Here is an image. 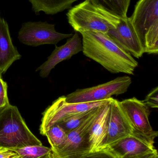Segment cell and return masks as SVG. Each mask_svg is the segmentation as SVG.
<instances>
[{"label": "cell", "instance_id": "cell-1", "mask_svg": "<svg viewBox=\"0 0 158 158\" xmlns=\"http://www.w3.org/2000/svg\"><path fill=\"white\" fill-rule=\"evenodd\" d=\"M80 34L82 36V52L85 56L113 74H134L138 62L107 33L90 31Z\"/></svg>", "mask_w": 158, "mask_h": 158}, {"label": "cell", "instance_id": "cell-2", "mask_svg": "<svg viewBox=\"0 0 158 158\" xmlns=\"http://www.w3.org/2000/svg\"><path fill=\"white\" fill-rule=\"evenodd\" d=\"M67 17L70 25L80 33L90 31L107 33L117 27L121 19L97 7L90 0L70 8Z\"/></svg>", "mask_w": 158, "mask_h": 158}, {"label": "cell", "instance_id": "cell-3", "mask_svg": "<svg viewBox=\"0 0 158 158\" xmlns=\"http://www.w3.org/2000/svg\"><path fill=\"white\" fill-rule=\"evenodd\" d=\"M144 53H158V0H139L130 17Z\"/></svg>", "mask_w": 158, "mask_h": 158}, {"label": "cell", "instance_id": "cell-4", "mask_svg": "<svg viewBox=\"0 0 158 158\" xmlns=\"http://www.w3.org/2000/svg\"><path fill=\"white\" fill-rule=\"evenodd\" d=\"M41 145L27 126L16 106L10 105L0 113V148L13 149Z\"/></svg>", "mask_w": 158, "mask_h": 158}, {"label": "cell", "instance_id": "cell-5", "mask_svg": "<svg viewBox=\"0 0 158 158\" xmlns=\"http://www.w3.org/2000/svg\"><path fill=\"white\" fill-rule=\"evenodd\" d=\"M112 98L102 101L87 103H69L65 96L60 97L46 108L42 114L40 126V132L45 135L51 127L58 124L63 119L80 112L101 106L110 102Z\"/></svg>", "mask_w": 158, "mask_h": 158}, {"label": "cell", "instance_id": "cell-6", "mask_svg": "<svg viewBox=\"0 0 158 158\" xmlns=\"http://www.w3.org/2000/svg\"><path fill=\"white\" fill-rule=\"evenodd\" d=\"M101 106L79 127L69 132L64 143L57 150L52 151L55 158H81L90 153L89 132Z\"/></svg>", "mask_w": 158, "mask_h": 158}, {"label": "cell", "instance_id": "cell-7", "mask_svg": "<svg viewBox=\"0 0 158 158\" xmlns=\"http://www.w3.org/2000/svg\"><path fill=\"white\" fill-rule=\"evenodd\" d=\"M132 83L129 76L119 77L105 83L84 89H78L67 95L66 100L69 103L96 102L122 94L127 92Z\"/></svg>", "mask_w": 158, "mask_h": 158}, {"label": "cell", "instance_id": "cell-8", "mask_svg": "<svg viewBox=\"0 0 158 158\" xmlns=\"http://www.w3.org/2000/svg\"><path fill=\"white\" fill-rule=\"evenodd\" d=\"M72 35L71 33L58 32L55 25L46 21H28L22 24L18 38L25 45L36 47L44 44L56 45L60 41L70 38Z\"/></svg>", "mask_w": 158, "mask_h": 158}, {"label": "cell", "instance_id": "cell-9", "mask_svg": "<svg viewBox=\"0 0 158 158\" xmlns=\"http://www.w3.org/2000/svg\"><path fill=\"white\" fill-rule=\"evenodd\" d=\"M157 136V131L152 134L146 135L134 131L131 134L107 148L117 158L145 155L157 151L154 146Z\"/></svg>", "mask_w": 158, "mask_h": 158}, {"label": "cell", "instance_id": "cell-10", "mask_svg": "<svg viewBox=\"0 0 158 158\" xmlns=\"http://www.w3.org/2000/svg\"><path fill=\"white\" fill-rule=\"evenodd\" d=\"M119 104L134 131L146 135L156 132L149 120L150 108L144 101L133 97L119 101Z\"/></svg>", "mask_w": 158, "mask_h": 158}, {"label": "cell", "instance_id": "cell-11", "mask_svg": "<svg viewBox=\"0 0 158 158\" xmlns=\"http://www.w3.org/2000/svg\"><path fill=\"white\" fill-rule=\"evenodd\" d=\"M106 138L103 148H105L131 134L133 129L119 104V101L111 98Z\"/></svg>", "mask_w": 158, "mask_h": 158}, {"label": "cell", "instance_id": "cell-12", "mask_svg": "<svg viewBox=\"0 0 158 158\" xmlns=\"http://www.w3.org/2000/svg\"><path fill=\"white\" fill-rule=\"evenodd\" d=\"M83 51L82 40L78 32L68 38L66 42L60 46L56 45L47 60L37 68L36 71H40L42 78L48 77L52 69L64 60L70 59L72 56Z\"/></svg>", "mask_w": 158, "mask_h": 158}, {"label": "cell", "instance_id": "cell-13", "mask_svg": "<svg viewBox=\"0 0 158 158\" xmlns=\"http://www.w3.org/2000/svg\"><path fill=\"white\" fill-rule=\"evenodd\" d=\"M107 34L136 58L144 53L130 18L121 19L117 27L109 30Z\"/></svg>", "mask_w": 158, "mask_h": 158}, {"label": "cell", "instance_id": "cell-14", "mask_svg": "<svg viewBox=\"0 0 158 158\" xmlns=\"http://www.w3.org/2000/svg\"><path fill=\"white\" fill-rule=\"evenodd\" d=\"M21 57L13 44L7 22L0 17V74H4L13 63Z\"/></svg>", "mask_w": 158, "mask_h": 158}, {"label": "cell", "instance_id": "cell-15", "mask_svg": "<svg viewBox=\"0 0 158 158\" xmlns=\"http://www.w3.org/2000/svg\"><path fill=\"white\" fill-rule=\"evenodd\" d=\"M109 103L101 107L89 132L90 152H96L103 148L107 135Z\"/></svg>", "mask_w": 158, "mask_h": 158}, {"label": "cell", "instance_id": "cell-16", "mask_svg": "<svg viewBox=\"0 0 158 158\" xmlns=\"http://www.w3.org/2000/svg\"><path fill=\"white\" fill-rule=\"evenodd\" d=\"M32 10L36 14L44 12L54 15L71 8L74 2L79 0H28Z\"/></svg>", "mask_w": 158, "mask_h": 158}, {"label": "cell", "instance_id": "cell-17", "mask_svg": "<svg viewBox=\"0 0 158 158\" xmlns=\"http://www.w3.org/2000/svg\"><path fill=\"white\" fill-rule=\"evenodd\" d=\"M97 7L119 18L127 17L131 0H90Z\"/></svg>", "mask_w": 158, "mask_h": 158}, {"label": "cell", "instance_id": "cell-18", "mask_svg": "<svg viewBox=\"0 0 158 158\" xmlns=\"http://www.w3.org/2000/svg\"><path fill=\"white\" fill-rule=\"evenodd\" d=\"M97 107L71 115L64 119L57 124L67 134L68 133L84 122L95 111Z\"/></svg>", "mask_w": 158, "mask_h": 158}, {"label": "cell", "instance_id": "cell-19", "mask_svg": "<svg viewBox=\"0 0 158 158\" xmlns=\"http://www.w3.org/2000/svg\"><path fill=\"white\" fill-rule=\"evenodd\" d=\"M21 156V158H45L52 152L51 148L41 145H28L10 149Z\"/></svg>", "mask_w": 158, "mask_h": 158}, {"label": "cell", "instance_id": "cell-20", "mask_svg": "<svg viewBox=\"0 0 158 158\" xmlns=\"http://www.w3.org/2000/svg\"><path fill=\"white\" fill-rule=\"evenodd\" d=\"M67 134L58 124L53 125L45 134L52 151L57 150L65 142Z\"/></svg>", "mask_w": 158, "mask_h": 158}, {"label": "cell", "instance_id": "cell-21", "mask_svg": "<svg viewBox=\"0 0 158 158\" xmlns=\"http://www.w3.org/2000/svg\"><path fill=\"white\" fill-rule=\"evenodd\" d=\"M7 83L0 74V113L10 105L7 95Z\"/></svg>", "mask_w": 158, "mask_h": 158}, {"label": "cell", "instance_id": "cell-22", "mask_svg": "<svg viewBox=\"0 0 158 158\" xmlns=\"http://www.w3.org/2000/svg\"><path fill=\"white\" fill-rule=\"evenodd\" d=\"M81 158H117L108 148L94 152H90Z\"/></svg>", "mask_w": 158, "mask_h": 158}, {"label": "cell", "instance_id": "cell-23", "mask_svg": "<svg viewBox=\"0 0 158 158\" xmlns=\"http://www.w3.org/2000/svg\"><path fill=\"white\" fill-rule=\"evenodd\" d=\"M146 105L151 108H158V87H155L146 97L144 100Z\"/></svg>", "mask_w": 158, "mask_h": 158}, {"label": "cell", "instance_id": "cell-24", "mask_svg": "<svg viewBox=\"0 0 158 158\" xmlns=\"http://www.w3.org/2000/svg\"><path fill=\"white\" fill-rule=\"evenodd\" d=\"M16 152L9 148H0V158H21Z\"/></svg>", "mask_w": 158, "mask_h": 158}, {"label": "cell", "instance_id": "cell-25", "mask_svg": "<svg viewBox=\"0 0 158 158\" xmlns=\"http://www.w3.org/2000/svg\"><path fill=\"white\" fill-rule=\"evenodd\" d=\"M158 156L157 151L148 153L145 155H139L135 156H127L121 158H154Z\"/></svg>", "mask_w": 158, "mask_h": 158}, {"label": "cell", "instance_id": "cell-26", "mask_svg": "<svg viewBox=\"0 0 158 158\" xmlns=\"http://www.w3.org/2000/svg\"><path fill=\"white\" fill-rule=\"evenodd\" d=\"M45 158H55L53 154V152H51V153L47 155L46 157Z\"/></svg>", "mask_w": 158, "mask_h": 158}, {"label": "cell", "instance_id": "cell-27", "mask_svg": "<svg viewBox=\"0 0 158 158\" xmlns=\"http://www.w3.org/2000/svg\"><path fill=\"white\" fill-rule=\"evenodd\" d=\"M154 158H158V156H156L155 157H154Z\"/></svg>", "mask_w": 158, "mask_h": 158}]
</instances>
